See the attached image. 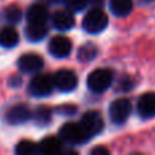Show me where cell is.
<instances>
[{
    "mask_svg": "<svg viewBox=\"0 0 155 155\" xmlns=\"http://www.w3.org/2000/svg\"><path fill=\"white\" fill-rule=\"evenodd\" d=\"M91 154H95V155H99V154L107 155V154H109V150H107L106 147H95V148H93V150H91Z\"/></svg>",
    "mask_w": 155,
    "mask_h": 155,
    "instance_id": "24",
    "label": "cell"
},
{
    "mask_svg": "<svg viewBox=\"0 0 155 155\" xmlns=\"http://www.w3.org/2000/svg\"><path fill=\"white\" fill-rule=\"evenodd\" d=\"M54 79L48 74H38L30 80L29 91L34 97H48L54 90Z\"/></svg>",
    "mask_w": 155,
    "mask_h": 155,
    "instance_id": "4",
    "label": "cell"
},
{
    "mask_svg": "<svg viewBox=\"0 0 155 155\" xmlns=\"http://www.w3.org/2000/svg\"><path fill=\"white\" fill-rule=\"evenodd\" d=\"M60 139L67 144H82L90 139V135L84 129V127L79 123H67L60 128Z\"/></svg>",
    "mask_w": 155,
    "mask_h": 155,
    "instance_id": "1",
    "label": "cell"
},
{
    "mask_svg": "<svg viewBox=\"0 0 155 155\" xmlns=\"http://www.w3.org/2000/svg\"><path fill=\"white\" fill-rule=\"evenodd\" d=\"M109 7L116 16H127L134 8V2L132 0H110Z\"/></svg>",
    "mask_w": 155,
    "mask_h": 155,
    "instance_id": "17",
    "label": "cell"
},
{
    "mask_svg": "<svg viewBox=\"0 0 155 155\" xmlns=\"http://www.w3.org/2000/svg\"><path fill=\"white\" fill-rule=\"evenodd\" d=\"M107 22H109V18L105 14V11L99 7H94L87 11V14L83 18V29L90 34H98L106 29Z\"/></svg>",
    "mask_w": 155,
    "mask_h": 155,
    "instance_id": "2",
    "label": "cell"
},
{
    "mask_svg": "<svg viewBox=\"0 0 155 155\" xmlns=\"http://www.w3.org/2000/svg\"><path fill=\"white\" fill-rule=\"evenodd\" d=\"M113 72L109 68H97L87 76V87L93 93H104L112 86Z\"/></svg>",
    "mask_w": 155,
    "mask_h": 155,
    "instance_id": "3",
    "label": "cell"
},
{
    "mask_svg": "<svg viewBox=\"0 0 155 155\" xmlns=\"http://www.w3.org/2000/svg\"><path fill=\"white\" fill-rule=\"evenodd\" d=\"M19 41V34L12 26H4L0 29V46L14 48Z\"/></svg>",
    "mask_w": 155,
    "mask_h": 155,
    "instance_id": "15",
    "label": "cell"
},
{
    "mask_svg": "<svg viewBox=\"0 0 155 155\" xmlns=\"http://www.w3.org/2000/svg\"><path fill=\"white\" fill-rule=\"evenodd\" d=\"M33 117H34V120H35V123H37V124L46 125V124L51 121L52 110L49 109V107H46V106H38L37 109H35Z\"/></svg>",
    "mask_w": 155,
    "mask_h": 155,
    "instance_id": "21",
    "label": "cell"
},
{
    "mask_svg": "<svg viewBox=\"0 0 155 155\" xmlns=\"http://www.w3.org/2000/svg\"><path fill=\"white\" fill-rule=\"evenodd\" d=\"M137 113L142 118L155 117V94L146 93L137 101Z\"/></svg>",
    "mask_w": 155,
    "mask_h": 155,
    "instance_id": "12",
    "label": "cell"
},
{
    "mask_svg": "<svg viewBox=\"0 0 155 155\" xmlns=\"http://www.w3.org/2000/svg\"><path fill=\"white\" fill-rule=\"evenodd\" d=\"M52 2H56V3H60V2H63V3H64L65 0H52Z\"/></svg>",
    "mask_w": 155,
    "mask_h": 155,
    "instance_id": "26",
    "label": "cell"
},
{
    "mask_svg": "<svg viewBox=\"0 0 155 155\" xmlns=\"http://www.w3.org/2000/svg\"><path fill=\"white\" fill-rule=\"evenodd\" d=\"M0 18L7 25H15L22 19V11H21V8L15 4L8 5V7H5L4 10L2 11Z\"/></svg>",
    "mask_w": 155,
    "mask_h": 155,
    "instance_id": "18",
    "label": "cell"
},
{
    "mask_svg": "<svg viewBox=\"0 0 155 155\" xmlns=\"http://www.w3.org/2000/svg\"><path fill=\"white\" fill-rule=\"evenodd\" d=\"M142 2H144V3H150V2H153V0H142Z\"/></svg>",
    "mask_w": 155,
    "mask_h": 155,
    "instance_id": "27",
    "label": "cell"
},
{
    "mask_svg": "<svg viewBox=\"0 0 155 155\" xmlns=\"http://www.w3.org/2000/svg\"><path fill=\"white\" fill-rule=\"evenodd\" d=\"M72 51V42L65 35H56L49 41V53L57 59H64Z\"/></svg>",
    "mask_w": 155,
    "mask_h": 155,
    "instance_id": "7",
    "label": "cell"
},
{
    "mask_svg": "<svg viewBox=\"0 0 155 155\" xmlns=\"http://www.w3.org/2000/svg\"><path fill=\"white\" fill-rule=\"evenodd\" d=\"M98 54V48L94 44H84L78 51V57L80 61H91Z\"/></svg>",
    "mask_w": 155,
    "mask_h": 155,
    "instance_id": "19",
    "label": "cell"
},
{
    "mask_svg": "<svg viewBox=\"0 0 155 155\" xmlns=\"http://www.w3.org/2000/svg\"><path fill=\"white\" fill-rule=\"evenodd\" d=\"M18 67L22 72L34 74V72H38V71L42 70L44 60H42V57L37 53H25L19 57Z\"/></svg>",
    "mask_w": 155,
    "mask_h": 155,
    "instance_id": "9",
    "label": "cell"
},
{
    "mask_svg": "<svg viewBox=\"0 0 155 155\" xmlns=\"http://www.w3.org/2000/svg\"><path fill=\"white\" fill-rule=\"evenodd\" d=\"M49 18L48 7L42 3H35L27 10V22L29 23H46Z\"/></svg>",
    "mask_w": 155,
    "mask_h": 155,
    "instance_id": "13",
    "label": "cell"
},
{
    "mask_svg": "<svg viewBox=\"0 0 155 155\" xmlns=\"http://www.w3.org/2000/svg\"><path fill=\"white\" fill-rule=\"evenodd\" d=\"M131 112H132L131 101L127 98L114 99L109 106V117L114 124H124L131 116Z\"/></svg>",
    "mask_w": 155,
    "mask_h": 155,
    "instance_id": "5",
    "label": "cell"
},
{
    "mask_svg": "<svg viewBox=\"0 0 155 155\" xmlns=\"http://www.w3.org/2000/svg\"><path fill=\"white\" fill-rule=\"evenodd\" d=\"M72 11L70 10H57L53 12L52 15V25H53L54 29L65 31V30H70L74 27L75 25V18H74Z\"/></svg>",
    "mask_w": 155,
    "mask_h": 155,
    "instance_id": "11",
    "label": "cell"
},
{
    "mask_svg": "<svg viewBox=\"0 0 155 155\" xmlns=\"http://www.w3.org/2000/svg\"><path fill=\"white\" fill-rule=\"evenodd\" d=\"M80 124L84 127V129L87 131V134L91 137L94 135H98L99 132L104 129V118L95 110H90V112H86L80 118Z\"/></svg>",
    "mask_w": 155,
    "mask_h": 155,
    "instance_id": "8",
    "label": "cell"
},
{
    "mask_svg": "<svg viewBox=\"0 0 155 155\" xmlns=\"http://www.w3.org/2000/svg\"><path fill=\"white\" fill-rule=\"evenodd\" d=\"M15 153L19 155H33L40 153V150H38V144H35L31 140H21L15 147Z\"/></svg>",
    "mask_w": 155,
    "mask_h": 155,
    "instance_id": "20",
    "label": "cell"
},
{
    "mask_svg": "<svg viewBox=\"0 0 155 155\" xmlns=\"http://www.w3.org/2000/svg\"><path fill=\"white\" fill-rule=\"evenodd\" d=\"M33 117V113L26 105H14L5 113V120L12 125H18V124H25Z\"/></svg>",
    "mask_w": 155,
    "mask_h": 155,
    "instance_id": "10",
    "label": "cell"
},
{
    "mask_svg": "<svg viewBox=\"0 0 155 155\" xmlns=\"http://www.w3.org/2000/svg\"><path fill=\"white\" fill-rule=\"evenodd\" d=\"M38 150H40L41 154L45 155H53L57 153H61V140L54 136H48L40 142Z\"/></svg>",
    "mask_w": 155,
    "mask_h": 155,
    "instance_id": "16",
    "label": "cell"
},
{
    "mask_svg": "<svg viewBox=\"0 0 155 155\" xmlns=\"http://www.w3.org/2000/svg\"><path fill=\"white\" fill-rule=\"evenodd\" d=\"M54 86L61 93H71L78 87V76L71 70H59L53 76Z\"/></svg>",
    "mask_w": 155,
    "mask_h": 155,
    "instance_id": "6",
    "label": "cell"
},
{
    "mask_svg": "<svg viewBox=\"0 0 155 155\" xmlns=\"http://www.w3.org/2000/svg\"><path fill=\"white\" fill-rule=\"evenodd\" d=\"M88 2H90V4H93L94 7H101L105 0H88Z\"/></svg>",
    "mask_w": 155,
    "mask_h": 155,
    "instance_id": "25",
    "label": "cell"
},
{
    "mask_svg": "<svg viewBox=\"0 0 155 155\" xmlns=\"http://www.w3.org/2000/svg\"><path fill=\"white\" fill-rule=\"evenodd\" d=\"M25 33L27 35V40L33 41V42H38V41L44 40L48 34V25L46 23H29L25 29Z\"/></svg>",
    "mask_w": 155,
    "mask_h": 155,
    "instance_id": "14",
    "label": "cell"
},
{
    "mask_svg": "<svg viewBox=\"0 0 155 155\" xmlns=\"http://www.w3.org/2000/svg\"><path fill=\"white\" fill-rule=\"evenodd\" d=\"M64 3H65L68 10L72 11V12H78V11L84 10L86 5L90 4L88 0H65Z\"/></svg>",
    "mask_w": 155,
    "mask_h": 155,
    "instance_id": "22",
    "label": "cell"
},
{
    "mask_svg": "<svg viewBox=\"0 0 155 155\" xmlns=\"http://www.w3.org/2000/svg\"><path fill=\"white\" fill-rule=\"evenodd\" d=\"M132 86H134V83L131 82V79H129V78H124V79L120 82V88H121V91H129Z\"/></svg>",
    "mask_w": 155,
    "mask_h": 155,
    "instance_id": "23",
    "label": "cell"
}]
</instances>
